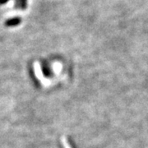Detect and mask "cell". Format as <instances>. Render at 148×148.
<instances>
[{
    "label": "cell",
    "mask_w": 148,
    "mask_h": 148,
    "mask_svg": "<svg viewBox=\"0 0 148 148\" xmlns=\"http://www.w3.org/2000/svg\"><path fill=\"white\" fill-rule=\"evenodd\" d=\"M21 18L20 16H14V17H11L7 19L4 21V25L7 27H14L20 25L21 23Z\"/></svg>",
    "instance_id": "obj_1"
},
{
    "label": "cell",
    "mask_w": 148,
    "mask_h": 148,
    "mask_svg": "<svg viewBox=\"0 0 148 148\" xmlns=\"http://www.w3.org/2000/svg\"><path fill=\"white\" fill-rule=\"evenodd\" d=\"M27 8V0H14V8L26 10Z\"/></svg>",
    "instance_id": "obj_2"
},
{
    "label": "cell",
    "mask_w": 148,
    "mask_h": 148,
    "mask_svg": "<svg viewBox=\"0 0 148 148\" xmlns=\"http://www.w3.org/2000/svg\"><path fill=\"white\" fill-rule=\"evenodd\" d=\"M40 68H41V70H42V73L44 74V76L45 77H49L50 76V73H49V69L47 67V65L45 63H41L40 64Z\"/></svg>",
    "instance_id": "obj_3"
},
{
    "label": "cell",
    "mask_w": 148,
    "mask_h": 148,
    "mask_svg": "<svg viewBox=\"0 0 148 148\" xmlns=\"http://www.w3.org/2000/svg\"><path fill=\"white\" fill-rule=\"evenodd\" d=\"M10 0H0V6L1 5H4L7 3H8Z\"/></svg>",
    "instance_id": "obj_4"
}]
</instances>
